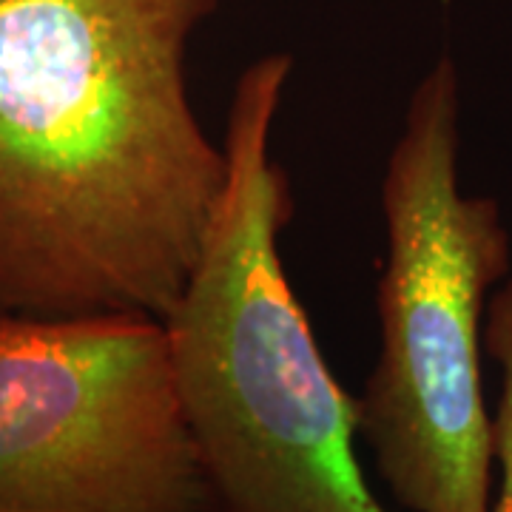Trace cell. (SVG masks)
Instances as JSON below:
<instances>
[{"label":"cell","instance_id":"obj_1","mask_svg":"<svg viewBox=\"0 0 512 512\" xmlns=\"http://www.w3.org/2000/svg\"><path fill=\"white\" fill-rule=\"evenodd\" d=\"M220 0H0V313L163 322L228 157L188 43Z\"/></svg>","mask_w":512,"mask_h":512},{"label":"cell","instance_id":"obj_2","mask_svg":"<svg viewBox=\"0 0 512 512\" xmlns=\"http://www.w3.org/2000/svg\"><path fill=\"white\" fill-rule=\"evenodd\" d=\"M291 69V55H265L239 74L220 214L163 319L171 376L222 512H387L356 458V399L279 254L291 188L271 134Z\"/></svg>","mask_w":512,"mask_h":512},{"label":"cell","instance_id":"obj_4","mask_svg":"<svg viewBox=\"0 0 512 512\" xmlns=\"http://www.w3.org/2000/svg\"><path fill=\"white\" fill-rule=\"evenodd\" d=\"M0 512H222L163 322L0 313Z\"/></svg>","mask_w":512,"mask_h":512},{"label":"cell","instance_id":"obj_3","mask_svg":"<svg viewBox=\"0 0 512 512\" xmlns=\"http://www.w3.org/2000/svg\"><path fill=\"white\" fill-rule=\"evenodd\" d=\"M458 111L456 63L444 55L419 80L384 168L379 359L356 399L359 436L413 512L493 504L481 356L490 291L510 274V234L493 197L461 191Z\"/></svg>","mask_w":512,"mask_h":512},{"label":"cell","instance_id":"obj_5","mask_svg":"<svg viewBox=\"0 0 512 512\" xmlns=\"http://www.w3.org/2000/svg\"><path fill=\"white\" fill-rule=\"evenodd\" d=\"M484 350L501 367V393L493 413V456L501 481L490 512H512V282L487 305Z\"/></svg>","mask_w":512,"mask_h":512}]
</instances>
